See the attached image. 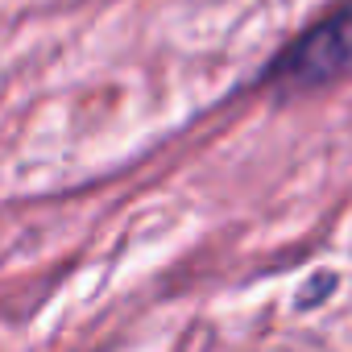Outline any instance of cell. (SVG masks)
Segmentation results:
<instances>
[{
    "label": "cell",
    "mask_w": 352,
    "mask_h": 352,
    "mask_svg": "<svg viewBox=\"0 0 352 352\" xmlns=\"http://www.w3.org/2000/svg\"><path fill=\"white\" fill-rule=\"evenodd\" d=\"M352 75V0H340L302 34H294L274 63L257 75V87L274 96H307L336 87Z\"/></svg>",
    "instance_id": "obj_1"
}]
</instances>
